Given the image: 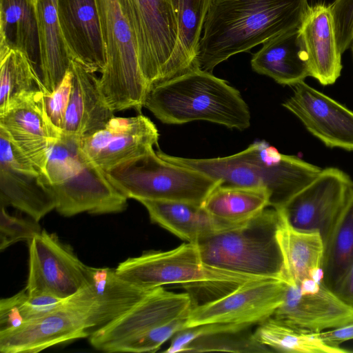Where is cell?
<instances>
[{"instance_id": "1", "label": "cell", "mask_w": 353, "mask_h": 353, "mask_svg": "<svg viewBox=\"0 0 353 353\" xmlns=\"http://www.w3.org/2000/svg\"><path fill=\"white\" fill-rule=\"evenodd\" d=\"M307 0H210L194 67L212 72L221 62L299 28Z\"/></svg>"}, {"instance_id": "2", "label": "cell", "mask_w": 353, "mask_h": 353, "mask_svg": "<svg viewBox=\"0 0 353 353\" xmlns=\"http://www.w3.org/2000/svg\"><path fill=\"white\" fill-rule=\"evenodd\" d=\"M164 160L197 170L221 184L265 189L270 206L281 207L321 172V169L301 158L280 153L264 140L224 157L192 159L171 156L159 149Z\"/></svg>"}, {"instance_id": "3", "label": "cell", "mask_w": 353, "mask_h": 353, "mask_svg": "<svg viewBox=\"0 0 353 353\" xmlns=\"http://www.w3.org/2000/svg\"><path fill=\"white\" fill-rule=\"evenodd\" d=\"M144 107L165 124L201 120L239 130L251 124L249 107L240 92L195 67L149 88Z\"/></svg>"}, {"instance_id": "4", "label": "cell", "mask_w": 353, "mask_h": 353, "mask_svg": "<svg viewBox=\"0 0 353 353\" xmlns=\"http://www.w3.org/2000/svg\"><path fill=\"white\" fill-rule=\"evenodd\" d=\"M81 141L62 132L49 148L43 176L54 195L55 210L66 217L82 212L123 211L128 199L112 184L105 172L89 159Z\"/></svg>"}, {"instance_id": "5", "label": "cell", "mask_w": 353, "mask_h": 353, "mask_svg": "<svg viewBox=\"0 0 353 353\" xmlns=\"http://www.w3.org/2000/svg\"><path fill=\"white\" fill-rule=\"evenodd\" d=\"M281 221L276 209L266 208L236 228L201 239L196 243L201 259L226 271L285 280L276 239Z\"/></svg>"}, {"instance_id": "6", "label": "cell", "mask_w": 353, "mask_h": 353, "mask_svg": "<svg viewBox=\"0 0 353 353\" xmlns=\"http://www.w3.org/2000/svg\"><path fill=\"white\" fill-rule=\"evenodd\" d=\"M106 52L99 78L104 99L114 112L141 114L148 88L139 63L136 36L122 0H96Z\"/></svg>"}, {"instance_id": "7", "label": "cell", "mask_w": 353, "mask_h": 353, "mask_svg": "<svg viewBox=\"0 0 353 353\" xmlns=\"http://www.w3.org/2000/svg\"><path fill=\"white\" fill-rule=\"evenodd\" d=\"M106 176L127 199L179 201L202 205L221 182L167 161L154 150L124 161Z\"/></svg>"}, {"instance_id": "8", "label": "cell", "mask_w": 353, "mask_h": 353, "mask_svg": "<svg viewBox=\"0 0 353 353\" xmlns=\"http://www.w3.org/2000/svg\"><path fill=\"white\" fill-rule=\"evenodd\" d=\"M115 271L124 280L147 290L168 284L234 288L248 281L265 279L209 266L202 261L196 243L191 242L168 251L147 252L128 258Z\"/></svg>"}, {"instance_id": "9", "label": "cell", "mask_w": 353, "mask_h": 353, "mask_svg": "<svg viewBox=\"0 0 353 353\" xmlns=\"http://www.w3.org/2000/svg\"><path fill=\"white\" fill-rule=\"evenodd\" d=\"M105 325L101 307L83 286L53 312L0 331L2 353H36L52 346L89 337Z\"/></svg>"}, {"instance_id": "10", "label": "cell", "mask_w": 353, "mask_h": 353, "mask_svg": "<svg viewBox=\"0 0 353 353\" xmlns=\"http://www.w3.org/2000/svg\"><path fill=\"white\" fill-rule=\"evenodd\" d=\"M137 39L139 63L149 88L183 73L172 0H122Z\"/></svg>"}, {"instance_id": "11", "label": "cell", "mask_w": 353, "mask_h": 353, "mask_svg": "<svg viewBox=\"0 0 353 353\" xmlns=\"http://www.w3.org/2000/svg\"><path fill=\"white\" fill-rule=\"evenodd\" d=\"M288 282L265 278L245 281L218 298L194 305L185 328L211 323L252 326L272 316L284 300Z\"/></svg>"}, {"instance_id": "12", "label": "cell", "mask_w": 353, "mask_h": 353, "mask_svg": "<svg viewBox=\"0 0 353 353\" xmlns=\"http://www.w3.org/2000/svg\"><path fill=\"white\" fill-rule=\"evenodd\" d=\"M193 303L190 293L157 288L119 318L93 332L88 337L90 343L102 352H125L157 327L188 313Z\"/></svg>"}, {"instance_id": "13", "label": "cell", "mask_w": 353, "mask_h": 353, "mask_svg": "<svg viewBox=\"0 0 353 353\" xmlns=\"http://www.w3.org/2000/svg\"><path fill=\"white\" fill-rule=\"evenodd\" d=\"M352 194L350 176L327 168L276 210L291 227L319 232L325 241Z\"/></svg>"}, {"instance_id": "14", "label": "cell", "mask_w": 353, "mask_h": 353, "mask_svg": "<svg viewBox=\"0 0 353 353\" xmlns=\"http://www.w3.org/2000/svg\"><path fill=\"white\" fill-rule=\"evenodd\" d=\"M28 245L29 274L25 288L29 294L44 292L67 299L87 283L90 266L55 234L43 230Z\"/></svg>"}, {"instance_id": "15", "label": "cell", "mask_w": 353, "mask_h": 353, "mask_svg": "<svg viewBox=\"0 0 353 353\" xmlns=\"http://www.w3.org/2000/svg\"><path fill=\"white\" fill-rule=\"evenodd\" d=\"M272 316L301 331L320 333L353 322V306L320 277L288 283L284 300Z\"/></svg>"}, {"instance_id": "16", "label": "cell", "mask_w": 353, "mask_h": 353, "mask_svg": "<svg viewBox=\"0 0 353 353\" xmlns=\"http://www.w3.org/2000/svg\"><path fill=\"white\" fill-rule=\"evenodd\" d=\"M0 203L12 206L39 222L55 209L54 195L43 172L0 128Z\"/></svg>"}, {"instance_id": "17", "label": "cell", "mask_w": 353, "mask_h": 353, "mask_svg": "<svg viewBox=\"0 0 353 353\" xmlns=\"http://www.w3.org/2000/svg\"><path fill=\"white\" fill-rule=\"evenodd\" d=\"M159 131L146 116L114 117L105 127L81 141L83 152L105 172L158 147Z\"/></svg>"}, {"instance_id": "18", "label": "cell", "mask_w": 353, "mask_h": 353, "mask_svg": "<svg viewBox=\"0 0 353 353\" xmlns=\"http://www.w3.org/2000/svg\"><path fill=\"white\" fill-rule=\"evenodd\" d=\"M282 105L327 147L353 151V111L301 81Z\"/></svg>"}, {"instance_id": "19", "label": "cell", "mask_w": 353, "mask_h": 353, "mask_svg": "<svg viewBox=\"0 0 353 353\" xmlns=\"http://www.w3.org/2000/svg\"><path fill=\"white\" fill-rule=\"evenodd\" d=\"M0 128L45 174L49 148L62 131L52 124L47 114L43 92L25 97L0 114Z\"/></svg>"}, {"instance_id": "20", "label": "cell", "mask_w": 353, "mask_h": 353, "mask_svg": "<svg viewBox=\"0 0 353 353\" xmlns=\"http://www.w3.org/2000/svg\"><path fill=\"white\" fill-rule=\"evenodd\" d=\"M57 11L72 59L102 73L106 52L96 0H57Z\"/></svg>"}, {"instance_id": "21", "label": "cell", "mask_w": 353, "mask_h": 353, "mask_svg": "<svg viewBox=\"0 0 353 353\" xmlns=\"http://www.w3.org/2000/svg\"><path fill=\"white\" fill-rule=\"evenodd\" d=\"M70 68L72 89L61 131L82 140L103 129L114 117V111L104 99L95 72L72 59Z\"/></svg>"}, {"instance_id": "22", "label": "cell", "mask_w": 353, "mask_h": 353, "mask_svg": "<svg viewBox=\"0 0 353 353\" xmlns=\"http://www.w3.org/2000/svg\"><path fill=\"white\" fill-rule=\"evenodd\" d=\"M306 52L310 77L322 85L334 84L341 76L343 65L333 30L330 6H310L299 28Z\"/></svg>"}, {"instance_id": "23", "label": "cell", "mask_w": 353, "mask_h": 353, "mask_svg": "<svg viewBox=\"0 0 353 353\" xmlns=\"http://www.w3.org/2000/svg\"><path fill=\"white\" fill-rule=\"evenodd\" d=\"M150 220L188 242L196 243L201 239L241 225L215 218L202 205L193 203L140 199Z\"/></svg>"}, {"instance_id": "24", "label": "cell", "mask_w": 353, "mask_h": 353, "mask_svg": "<svg viewBox=\"0 0 353 353\" xmlns=\"http://www.w3.org/2000/svg\"><path fill=\"white\" fill-rule=\"evenodd\" d=\"M252 70L283 85L294 86L310 77L306 52L299 28L263 43L251 59Z\"/></svg>"}, {"instance_id": "25", "label": "cell", "mask_w": 353, "mask_h": 353, "mask_svg": "<svg viewBox=\"0 0 353 353\" xmlns=\"http://www.w3.org/2000/svg\"><path fill=\"white\" fill-rule=\"evenodd\" d=\"M57 1L35 0L39 43V81L44 94H50L58 87L72 60L59 23Z\"/></svg>"}, {"instance_id": "26", "label": "cell", "mask_w": 353, "mask_h": 353, "mask_svg": "<svg viewBox=\"0 0 353 353\" xmlns=\"http://www.w3.org/2000/svg\"><path fill=\"white\" fill-rule=\"evenodd\" d=\"M276 239L288 283L299 284L306 279L323 278L325 245L319 232L294 229L281 216Z\"/></svg>"}, {"instance_id": "27", "label": "cell", "mask_w": 353, "mask_h": 353, "mask_svg": "<svg viewBox=\"0 0 353 353\" xmlns=\"http://www.w3.org/2000/svg\"><path fill=\"white\" fill-rule=\"evenodd\" d=\"M10 50H18L26 55L40 83L35 0H0V58Z\"/></svg>"}, {"instance_id": "28", "label": "cell", "mask_w": 353, "mask_h": 353, "mask_svg": "<svg viewBox=\"0 0 353 353\" xmlns=\"http://www.w3.org/2000/svg\"><path fill=\"white\" fill-rule=\"evenodd\" d=\"M202 206L216 219L240 223L270 207V194L264 188L220 183L208 196Z\"/></svg>"}, {"instance_id": "29", "label": "cell", "mask_w": 353, "mask_h": 353, "mask_svg": "<svg viewBox=\"0 0 353 353\" xmlns=\"http://www.w3.org/2000/svg\"><path fill=\"white\" fill-rule=\"evenodd\" d=\"M323 281L332 290L353 263V194L324 241Z\"/></svg>"}, {"instance_id": "30", "label": "cell", "mask_w": 353, "mask_h": 353, "mask_svg": "<svg viewBox=\"0 0 353 353\" xmlns=\"http://www.w3.org/2000/svg\"><path fill=\"white\" fill-rule=\"evenodd\" d=\"M254 339L265 347L288 353H344L346 350L325 343L318 333H307L273 316L259 323Z\"/></svg>"}, {"instance_id": "31", "label": "cell", "mask_w": 353, "mask_h": 353, "mask_svg": "<svg viewBox=\"0 0 353 353\" xmlns=\"http://www.w3.org/2000/svg\"><path fill=\"white\" fill-rule=\"evenodd\" d=\"M39 90L40 83L24 54L10 50L0 58V114Z\"/></svg>"}, {"instance_id": "32", "label": "cell", "mask_w": 353, "mask_h": 353, "mask_svg": "<svg viewBox=\"0 0 353 353\" xmlns=\"http://www.w3.org/2000/svg\"><path fill=\"white\" fill-rule=\"evenodd\" d=\"M176 14L179 59L183 73L194 68L210 0H172Z\"/></svg>"}, {"instance_id": "33", "label": "cell", "mask_w": 353, "mask_h": 353, "mask_svg": "<svg viewBox=\"0 0 353 353\" xmlns=\"http://www.w3.org/2000/svg\"><path fill=\"white\" fill-rule=\"evenodd\" d=\"M68 299V298H67ZM67 299L44 293L29 294L26 288L0 301V331L48 314L62 305Z\"/></svg>"}, {"instance_id": "34", "label": "cell", "mask_w": 353, "mask_h": 353, "mask_svg": "<svg viewBox=\"0 0 353 353\" xmlns=\"http://www.w3.org/2000/svg\"><path fill=\"white\" fill-rule=\"evenodd\" d=\"M248 329L237 332H221L206 334L193 340L184 352L223 351L231 352H267Z\"/></svg>"}, {"instance_id": "35", "label": "cell", "mask_w": 353, "mask_h": 353, "mask_svg": "<svg viewBox=\"0 0 353 353\" xmlns=\"http://www.w3.org/2000/svg\"><path fill=\"white\" fill-rule=\"evenodd\" d=\"M41 232L39 222L31 217L21 218L9 214L1 206L0 250L2 251L19 241H27Z\"/></svg>"}, {"instance_id": "36", "label": "cell", "mask_w": 353, "mask_h": 353, "mask_svg": "<svg viewBox=\"0 0 353 353\" xmlns=\"http://www.w3.org/2000/svg\"><path fill=\"white\" fill-rule=\"evenodd\" d=\"M329 6L337 48L343 54L353 40V0H334Z\"/></svg>"}, {"instance_id": "37", "label": "cell", "mask_w": 353, "mask_h": 353, "mask_svg": "<svg viewBox=\"0 0 353 353\" xmlns=\"http://www.w3.org/2000/svg\"><path fill=\"white\" fill-rule=\"evenodd\" d=\"M72 73L69 68L58 87L50 94H44L47 114L52 124L61 130L70 97Z\"/></svg>"}, {"instance_id": "38", "label": "cell", "mask_w": 353, "mask_h": 353, "mask_svg": "<svg viewBox=\"0 0 353 353\" xmlns=\"http://www.w3.org/2000/svg\"><path fill=\"white\" fill-rule=\"evenodd\" d=\"M318 334L327 345L334 347H341L343 343L353 340V322Z\"/></svg>"}, {"instance_id": "39", "label": "cell", "mask_w": 353, "mask_h": 353, "mask_svg": "<svg viewBox=\"0 0 353 353\" xmlns=\"http://www.w3.org/2000/svg\"><path fill=\"white\" fill-rule=\"evenodd\" d=\"M334 291L345 302L353 306V263Z\"/></svg>"}, {"instance_id": "40", "label": "cell", "mask_w": 353, "mask_h": 353, "mask_svg": "<svg viewBox=\"0 0 353 353\" xmlns=\"http://www.w3.org/2000/svg\"><path fill=\"white\" fill-rule=\"evenodd\" d=\"M351 49H352V57H353V40H352V45H351Z\"/></svg>"}]
</instances>
